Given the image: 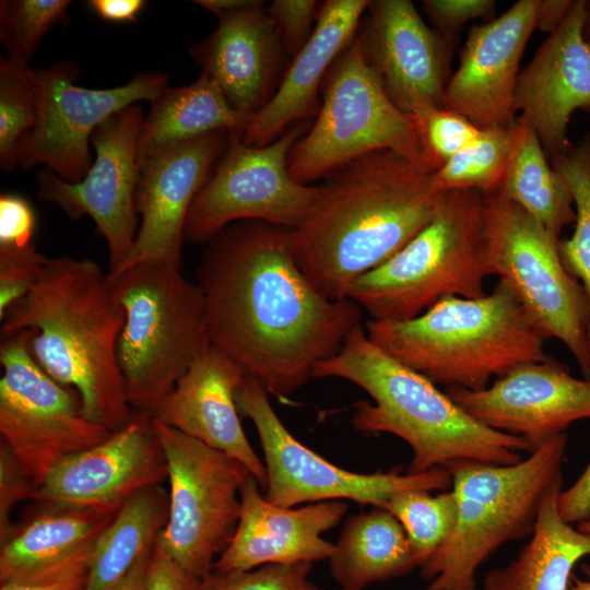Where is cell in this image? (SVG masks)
Returning <instances> with one entry per match:
<instances>
[{"label":"cell","instance_id":"cell-55","mask_svg":"<svg viewBox=\"0 0 590 590\" xmlns=\"http://www.w3.org/2000/svg\"><path fill=\"white\" fill-rule=\"evenodd\" d=\"M580 532L590 535V519L577 523L576 527Z\"/></svg>","mask_w":590,"mask_h":590},{"label":"cell","instance_id":"cell-11","mask_svg":"<svg viewBox=\"0 0 590 590\" xmlns=\"http://www.w3.org/2000/svg\"><path fill=\"white\" fill-rule=\"evenodd\" d=\"M169 481V510L155 545L191 576L213 571L239 520L249 470L235 458L152 417Z\"/></svg>","mask_w":590,"mask_h":590},{"label":"cell","instance_id":"cell-38","mask_svg":"<svg viewBox=\"0 0 590 590\" xmlns=\"http://www.w3.org/2000/svg\"><path fill=\"white\" fill-rule=\"evenodd\" d=\"M47 259L33 243L0 246V319L35 285Z\"/></svg>","mask_w":590,"mask_h":590},{"label":"cell","instance_id":"cell-51","mask_svg":"<svg viewBox=\"0 0 590 590\" xmlns=\"http://www.w3.org/2000/svg\"><path fill=\"white\" fill-rule=\"evenodd\" d=\"M193 2L220 16L251 7L257 0H197Z\"/></svg>","mask_w":590,"mask_h":590},{"label":"cell","instance_id":"cell-53","mask_svg":"<svg viewBox=\"0 0 590 590\" xmlns=\"http://www.w3.org/2000/svg\"><path fill=\"white\" fill-rule=\"evenodd\" d=\"M582 570L587 578L581 579L573 575L567 590H590V567L588 565H583Z\"/></svg>","mask_w":590,"mask_h":590},{"label":"cell","instance_id":"cell-32","mask_svg":"<svg viewBox=\"0 0 590 590\" xmlns=\"http://www.w3.org/2000/svg\"><path fill=\"white\" fill-rule=\"evenodd\" d=\"M495 193L519 205L558 239L576 221L569 186L548 163L539 138L521 117L511 158Z\"/></svg>","mask_w":590,"mask_h":590},{"label":"cell","instance_id":"cell-48","mask_svg":"<svg viewBox=\"0 0 590 590\" xmlns=\"http://www.w3.org/2000/svg\"><path fill=\"white\" fill-rule=\"evenodd\" d=\"M91 9L104 21L133 23L145 5L143 0H91Z\"/></svg>","mask_w":590,"mask_h":590},{"label":"cell","instance_id":"cell-44","mask_svg":"<svg viewBox=\"0 0 590 590\" xmlns=\"http://www.w3.org/2000/svg\"><path fill=\"white\" fill-rule=\"evenodd\" d=\"M422 5L436 31L455 43L456 33L468 22L476 19L493 20L494 0H424Z\"/></svg>","mask_w":590,"mask_h":590},{"label":"cell","instance_id":"cell-56","mask_svg":"<svg viewBox=\"0 0 590 590\" xmlns=\"http://www.w3.org/2000/svg\"><path fill=\"white\" fill-rule=\"evenodd\" d=\"M305 590H324V589L318 588L317 586L308 581L306 583Z\"/></svg>","mask_w":590,"mask_h":590},{"label":"cell","instance_id":"cell-43","mask_svg":"<svg viewBox=\"0 0 590 590\" xmlns=\"http://www.w3.org/2000/svg\"><path fill=\"white\" fill-rule=\"evenodd\" d=\"M35 484L13 451L0 441V543L4 542L14 529L11 521L13 508L22 500L31 498Z\"/></svg>","mask_w":590,"mask_h":590},{"label":"cell","instance_id":"cell-30","mask_svg":"<svg viewBox=\"0 0 590 590\" xmlns=\"http://www.w3.org/2000/svg\"><path fill=\"white\" fill-rule=\"evenodd\" d=\"M328 560L341 590H364L417 567L402 524L381 507L347 517Z\"/></svg>","mask_w":590,"mask_h":590},{"label":"cell","instance_id":"cell-37","mask_svg":"<svg viewBox=\"0 0 590 590\" xmlns=\"http://www.w3.org/2000/svg\"><path fill=\"white\" fill-rule=\"evenodd\" d=\"M70 0L0 1V40L11 60L28 64L43 36L67 23Z\"/></svg>","mask_w":590,"mask_h":590},{"label":"cell","instance_id":"cell-52","mask_svg":"<svg viewBox=\"0 0 590 590\" xmlns=\"http://www.w3.org/2000/svg\"><path fill=\"white\" fill-rule=\"evenodd\" d=\"M194 590H228L224 575L212 571L200 579Z\"/></svg>","mask_w":590,"mask_h":590},{"label":"cell","instance_id":"cell-23","mask_svg":"<svg viewBox=\"0 0 590 590\" xmlns=\"http://www.w3.org/2000/svg\"><path fill=\"white\" fill-rule=\"evenodd\" d=\"M260 488L252 475L244 484L236 531L215 560L213 571L228 575L270 564L328 559L334 544L322 534L343 519L347 505L327 500L282 507L270 503Z\"/></svg>","mask_w":590,"mask_h":590},{"label":"cell","instance_id":"cell-34","mask_svg":"<svg viewBox=\"0 0 590 590\" xmlns=\"http://www.w3.org/2000/svg\"><path fill=\"white\" fill-rule=\"evenodd\" d=\"M551 165L573 194L576 221L573 234L559 240V255L567 271L581 284L588 304L587 341L590 352V135L569 148Z\"/></svg>","mask_w":590,"mask_h":590},{"label":"cell","instance_id":"cell-19","mask_svg":"<svg viewBox=\"0 0 590 590\" xmlns=\"http://www.w3.org/2000/svg\"><path fill=\"white\" fill-rule=\"evenodd\" d=\"M538 0H520L486 23L473 25L457 70L444 94V109L479 129L508 128L515 119V91L527 43L536 28Z\"/></svg>","mask_w":590,"mask_h":590},{"label":"cell","instance_id":"cell-22","mask_svg":"<svg viewBox=\"0 0 590 590\" xmlns=\"http://www.w3.org/2000/svg\"><path fill=\"white\" fill-rule=\"evenodd\" d=\"M586 0H574L560 25L550 34L519 73L515 107L535 132L550 160L571 144L567 131L577 110L590 113V47L582 27Z\"/></svg>","mask_w":590,"mask_h":590},{"label":"cell","instance_id":"cell-40","mask_svg":"<svg viewBox=\"0 0 590 590\" xmlns=\"http://www.w3.org/2000/svg\"><path fill=\"white\" fill-rule=\"evenodd\" d=\"M91 545L28 576L0 583V590H86Z\"/></svg>","mask_w":590,"mask_h":590},{"label":"cell","instance_id":"cell-4","mask_svg":"<svg viewBox=\"0 0 590 590\" xmlns=\"http://www.w3.org/2000/svg\"><path fill=\"white\" fill-rule=\"evenodd\" d=\"M312 378H340L365 390L374 403H357L354 428L404 440L413 453L409 473L464 461L509 465L522 460L520 452H532L523 438L475 421L435 384L374 344L362 324L315 367Z\"/></svg>","mask_w":590,"mask_h":590},{"label":"cell","instance_id":"cell-5","mask_svg":"<svg viewBox=\"0 0 590 590\" xmlns=\"http://www.w3.org/2000/svg\"><path fill=\"white\" fill-rule=\"evenodd\" d=\"M368 339L435 385L482 390L493 377L543 362L546 339L498 280L477 298L446 296L409 320L365 323Z\"/></svg>","mask_w":590,"mask_h":590},{"label":"cell","instance_id":"cell-6","mask_svg":"<svg viewBox=\"0 0 590 590\" xmlns=\"http://www.w3.org/2000/svg\"><path fill=\"white\" fill-rule=\"evenodd\" d=\"M562 433L509 465H448L458 518L449 539L420 566L426 590H476V570L503 545L533 533L545 491L563 477Z\"/></svg>","mask_w":590,"mask_h":590},{"label":"cell","instance_id":"cell-54","mask_svg":"<svg viewBox=\"0 0 590 590\" xmlns=\"http://www.w3.org/2000/svg\"><path fill=\"white\" fill-rule=\"evenodd\" d=\"M583 36L590 47V0H586V13L582 27Z\"/></svg>","mask_w":590,"mask_h":590},{"label":"cell","instance_id":"cell-24","mask_svg":"<svg viewBox=\"0 0 590 590\" xmlns=\"http://www.w3.org/2000/svg\"><path fill=\"white\" fill-rule=\"evenodd\" d=\"M247 375L210 346L158 406L154 418L241 462L264 488L267 471L244 432L236 392Z\"/></svg>","mask_w":590,"mask_h":590},{"label":"cell","instance_id":"cell-31","mask_svg":"<svg viewBox=\"0 0 590 590\" xmlns=\"http://www.w3.org/2000/svg\"><path fill=\"white\" fill-rule=\"evenodd\" d=\"M168 510L169 495L161 484L132 494L92 546L86 590H111L154 546Z\"/></svg>","mask_w":590,"mask_h":590},{"label":"cell","instance_id":"cell-50","mask_svg":"<svg viewBox=\"0 0 590 590\" xmlns=\"http://www.w3.org/2000/svg\"><path fill=\"white\" fill-rule=\"evenodd\" d=\"M153 547L138 558L127 575L111 590H146L148 567Z\"/></svg>","mask_w":590,"mask_h":590},{"label":"cell","instance_id":"cell-18","mask_svg":"<svg viewBox=\"0 0 590 590\" xmlns=\"http://www.w3.org/2000/svg\"><path fill=\"white\" fill-rule=\"evenodd\" d=\"M446 393L475 421L523 438L532 451L571 423L590 418V380L574 377L552 357L518 365L482 390Z\"/></svg>","mask_w":590,"mask_h":590},{"label":"cell","instance_id":"cell-8","mask_svg":"<svg viewBox=\"0 0 590 590\" xmlns=\"http://www.w3.org/2000/svg\"><path fill=\"white\" fill-rule=\"evenodd\" d=\"M484 194L446 191L434 219L404 247L359 276L347 298L374 320L417 317L446 296H484Z\"/></svg>","mask_w":590,"mask_h":590},{"label":"cell","instance_id":"cell-2","mask_svg":"<svg viewBox=\"0 0 590 590\" xmlns=\"http://www.w3.org/2000/svg\"><path fill=\"white\" fill-rule=\"evenodd\" d=\"M434 172L381 150L324 177L308 213L291 229L294 258L318 291L347 298L359 276L434 219L446 192L435 187Z\"/></svg>","mask_w":590,"mask_h":590},{"label":"cell","instance_id":"cell-1","mask_svg":"<svg viewBox=\"0 0 590 590\" xmlns=\"http://www.w3.org/2000/svg\"><path fill=\"white\" fill-rule=\"evenodd\" d=\"M197 274L211 344L279 399L361 324L356 303L324 296L305 275L286 227L232 223L208 243Z\"/></svg>","mask_w":590,"mask_h":590},{"label":"cell","instance_id":"cell-47","mask_svg":"<svg viewBox=\"0 0 590 590\" xmlns=\"http://www.w3.org/2000/svg\"><path fill=\"white\" fill-rule=\"evenodd\" d=\"M557 508L569 524L590 519V463L569 488L560 491Z\"/></svg>","mask_w":590,"mask_h":590},{"label":"cell","instance_id":"cell-27","mask_svg":"<svg viewBox=\"0 0 590 590\" xmlns=\"http://www.w3.org/2000/svg\"><path fill=\"white\" fill-rule=\"evenodd\" d=\"M563 477L544 493L531 539L516 559L491 570L484 590H567L573 569L590 555V535L559 515L557 497Z\"/></svg>","mask_w":590,"mask_h":590},{"label":"cell","instance_id":"cell-9","mask_svg":"<svg viewBox=\"0 0 590 590\" xmlns=\"http://www.w3.org/2000/svg\"><path fill=\"white\" fill-rule=\"evenodd\" d=\"M381 150L426 169L440 167L425 144L418 120L389 99L355 35L326 76L318 116L292 148L288 172L294 180L308 185Z\"/></svg>","mask_w":590,"mask_h":590},{"label":"cell","instance_id":"cell-17","mask_svg":"<svg viewBox=\"0 0 590 590\" xmlns=\"http://www.w3.org/2000/svg\"><path fill=\"white\" fill-rule=\"evenodd\" d=\"M356 33L389 99L420 117L441 109L455 43L427 26L410 0L370 1Z\"/></svg>","mask_w":590,"mask_h":590},{"label":"cell","instance_id":"cell-46","mask_svg":"<svg viewBox=\"0 0 590 590\" xmlns=\"http://www.w3.org/2000/svg\"><path fill=\"white\" fill-rule=\"evenodd\" d=\"M199 580L154 544L148 567L146 590H194Z\"/></svg>","mask_w":590,"mask_h":590},{"label":"cell","instance_id":"cell-36","mask_svg":"<svg viewBox=\"0 0 590 590\" xmlns=\"http://www.w3.org/2000/svg\"><path fill=\"white\" fill-rule=\"evenodd\" d=\"M38 91L28 64L0 57V167L11 172L19 165L22 140L36 126Z\"/></svg>","mask_w":590,"mask_h":590},{"label":"cell","instance_id":"cell-16","mask_svg":"<svg viewBox=\"0 0 590 590\" xmlns=\"http://www.w3.org/2000/svg\"><path fill=\"white\" fill-rule=\"evenodd\" d=\"M144 116L132 104L95 128L91 143L95 161L78 182L49 169L37 176V198L57 204L70 219L88 215L106 239L109 272L128 258L139 227L135 191L139 179L137 144Z\"/></svg>","mask_w":590,"mask_h":590},{"label":"cell","instance_id":"cell-26","mask_svg":"<svg viewBox=\"0 0 590 590\" xmlns=\"http://www.w3.org/2000/svg\"><path fill=\"white\" fill-rule=\"evenodd\" d=\"M368 0H326L314 32L293 57L266 106L248 121L241 141L266 146L318 109V93L333 62L355 37Z\"/></svg>","mask_w":590,"mask_h":590},{"label":"cell","instance_id":"cell-42","mask_svg":"<svg viewBox=\"0 0 590 590\" xmlns=\"http://www.w3.org/2000/svg\"><path fill=\"white\" fill-rule=\"evenodd\" d=\"M312 563L270 564L224 575L228 590H305Z\"/></svg>","mask_w":590,"mask_h":590},{"label":"cell","instance_id":"cell-3","mask_svg":"<svg viewBox=\"0 0 590 590\" xmlns=\"http://www.w3.org/2000/svg\"><path fill=\"white\" fill-rule=\"evenodd\" d=\"M1 321L2 337L31 331L33 357L78 392L87 420L111 433L130 422L134 411L117 358L125 311L109 273L95 261L48 258L38 281Z\"/></svg>","mask_w":590,"mask_h":590},{"label":"cell","instance_id":"cell-10","mask_svg":"<svg viewBox=\"0 0 590 590\" xmlns=\"http://www.w3.org/2000/svg\"><path fill=\"white\" fill-rule=\"evenodd\" d=\"M484 237L491 274L510 287L546 340L567 347L590 380L587 298L562 261L559 239L498 193L484 194Z\"/></svg>","mask_w":590,"mask_h":590},{"label":"cell","instance_id":"cell-7","mask_svg":"<svg viewBox=\"0 0 590 590\" xmlns=\"http://www.w3.org/2000/svg\"><path fill=\"white\" fill-rule=\"evenodd\" d=\"M109 280L125 311L117 358L128 402L153 417L211 344L203 294L180 267L165 262L138 263Z\"/></svg>","mask_w":590,"mask_h":590},{"label":"cell","instance_id":"cell-29","mask_svg":"<svg viewBox=\"0 0 590 590\" xmlns=\"http://www.w3.org/2000/svg\"><path fill=\"white\" fill-rule=\"evenodd\" d=\"M250 118L237 113L206 74L189 85L165 87L151 102L137 144L140 166L145 160L216 131L244 132Z\"/></svg>","mask_w":590,"mask_h":590},{"label":"cell","instance_id":"cell-28","mask_svg":"<svg viewBox=\"0 0 590 590\" xmlns=\"http://www.w3.org/2000/svg\"><path fill=\"white\" fill-rule=\"evenodd\" d=\"M44 505L0 543V583L52 566L91 545L120 508Z\"/></svg>","mask_w":590,"mask_h":590},{"label":"cell","instance_id":"cell-21","mask_svg":"<svg viewBox=\"0 0 590 590\" xmlns=\"http://www.w3.org/2000/svg\"><path fill=\"white\" fill-rule=\"evenodd\" d=\"M167 479L163 447L152 417L130 422L98 445L60 461L35 489L42 504L119 508L137 491Z\"/></svg>","mask_w":590,"mask_h":590},{"label":"cell","instance_id":"cell-45","mask_svg":"<svg viewBox=\"0 0 590 590\" xmlns=\"http://www.w3.org/2000/svg\"><path fill=\"white\" fill-rule=\"evenodd\" d=\"M35 212L22 196H0V246L21 247L33 243Z\"/></svg>","mask_w":590,"mask_h":590},{"label":"cell","instance_id":"cell-25","mask_svg":"<svg viewBox=\"0 0 590 590\" xmlns=\"http://www.w3.org/2000/svg\"><path fill=\"white\" fill-rule=\"evenodd\" d=\"M217 19V28L189 54L232 108L251 118L276 90L283 45L263 1Z\"/></svg>","mask_w":590,"mask_h":590},{"label":"cell","instance_id":"cell-14","mask_svg":"<svg viewBox=\"0 0 590 590\" xmlns=\"http://www.w3.org/2000/svg\"><path fill=\"white\" fill-rule=\"evenodd\" d=\"M308 126L298 122L266 146L247 145L241 133H232L223 158L191 204L185 240L208 244L239 221L298 226L318 194V186L300 184L288 172L291 150Z\"/></svg>","mask_w":590,"mask_h":590},{"label":"cell","instance_id":"cell-33","mask_svg":"<svg viewBox=\"0 0 590 590\" xmlns=\"http://www.w3.org/2000/svg\"><path fill=\"white\" fill-rule=\"evenodd\" d=\"M519 134V119L508 128L483 129L460 152L434 172L439 191L473 189L498 191Z\"/></svg>","mask_w":590,"mask_h":590},{"label":"cell","instance_id":"cell-15","mask_svg":"<svg viewBox=\"0 0 590 590\" xmlns=\"http://www.w3.org/2000/svg\"><path fill=\"white\" fill-rule=\"evenodd\" d=\"M38 91V119L19 149L24 170L45 164L68 182L83 179L91 162L93 131L104 120L138 101H154L167 87V75L141 71L127 83L111 88L79 86L80 70L60 61L34 71Z\"/></svg>","mask_w":590,"mask_h":590},{"label":"cell","instance_id":"cell-12","mask_svg":"<svg viewBox=\"0 0 590 590\" xmlns=\"http://www.w3.org/2000/svg\"><path fill=\"white\" fill-rule=\"evenodd\" d=\"M30 338L25 330L1 340L0 435L37 488L64 458L113 433L87 420L78 392L38 365Z\"/></svg>","mask_w":590,"mask_h":590},{"label":"cell","instance_id":"cell-13","mask_svg":"<svg viewBox=\"0 0 590 590\" xmlns=\"http://www.w3.org/2000/svg\"><path fill=\"white\" fill-rule=\"evenodd\" d=\"M240 413L257 430L267 471L266 498L278 506L349 499L381 507L403 491H448L451 473L435 468L423 473H358L342 469L297 440L282 423L264 387L246 376L236 392Z\"/></svg>","mask_w":590,"mask_h":590},{"label":"cell","instance_id":"cell-20","mask_svg":"<svg viewBox=\"0 0 590 590\" xmlns=\"http://www.w3.org/2000/svg\"><path fill=\"white\" fill-rule=\"evenodd\" d=\"M231 134L226 131L206 134L161 152L139 166L137 236L126 261L109 274L142 262L181 266L189 210Z\"/></svg>","mask_w":590,"mask_h":590},{"label":"cell","instance_id":"cell-49","mask_svg":"<svg viewBox=\"0 0 590 590\" xmlns=\"http://www.w3.org/2000/svg\"><path fill=\"white\" fill-rule=\"evenodd\" d=\"M574 0H538L535 24L536 28L554 32L573 7Z\"/></svg>","mask_w":590,"mask_h":590},{"label":"cell","instance_id":"cell-35","mask_svg":"<svg viewBox=\"0 0 590 590\" xmlns=\"http://www.w3.org/2000/svg\"><path fill=\"white\" fill-rule=\"evenodd\" d=\"M402 524L417 567L451 535L458 518L453 491L432 495L409 489L392 495L384 506Z\"/></svg>","mask_w":590,"mask_h":590},{"label":"cell","instance_id":"cell-39","mask_svg":"<svg viewBox=\"0 0 590 590\" xmlns=\"http://www.w3.org/2000/svg\"><path fill=\"white\" fill-rule=\"evenodd\" d=\"M416 119L429 153L440 166L481 131L462 115L444 108L428 111Z\"/></svg>","mask_w":590,"mask_h":590},{"label":"cell","instance_id":"cell-41","mask_svg":"<svg viewBox=\"0 0 590 590\" xmlns=\"http://www.w3.org/2000/svg\"><path fill=\"white\" fill-rule=\"evenodd\" d=\"M319 8L315 0H274L267 7L288 56H295L311 36Z\"/></svg>","mask_w":590,"mask_h":590}]
</instances>
